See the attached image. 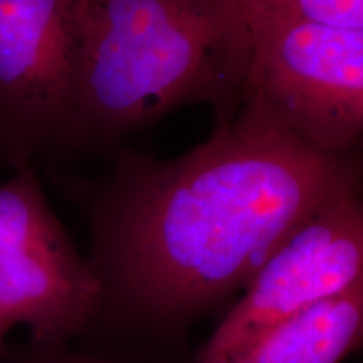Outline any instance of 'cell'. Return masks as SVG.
<instances>
[{"label": "cell", "instance_id": "obj_1", "mask_svg": "<svg viewBox=\"0 0 363 363\" xmlns=\"http://www.w3.org/2000/svg\"><path fill=\"white\" fill-rule=\"evenodd\" d=\"M111 155L99 180L66 185L84 208L101 313L150 330L219 305L316 208L362 187L357 153L318 152L244 108L184 155Z\"/></svg>", "mask_w": 363, "mask_h": 363}, {"label": "cell", "instance_id": "obj_2", "mask_svg": "<svg viewBox=\"0 0 363 363\" xmlns=\"http://www.w3.org/2000/svg\"><path fill=\"white\" fill-rule=\"evenodd\" d=\"M251 30L235 0H76L71 150H111L189 104L238 115Z\"/></svg>", "mask_w": 363, "mask_h": 363}, {"label": "cell", "instance_id": "obj_3", "mask_svg": "<svg viewBox=\"0 0 363 363\" xmlns=\"http://www.w3.org/2000/svg\"><path fill=\"white\" fill-rule=\"evenodd\" d=\"M244 110L306 147L353 155L363 135V29L246 16Z\"/></svg>", "mask_w": 363, "mask_h": 363}, {"label": "cell", "instance_id": "obj_4", "mask_svg": "<svg viewBox=\"0 0 363 363\" xmlns=\"http://www.w3.org/2000/svg\"><path fill=\"white\" fill-rule=\"evenodd\" d=\"M101 315V286L45 197L34 165L0 184V330L66 343Z\"/></svg>", "mask_w": 363, "mask_h": 363}, {"label": "cell", "instance_id": "obj_5", "mask_svg": "<svg viewBox=\"0 0 363 363\" xmlns=\"http://www.w3.org/2000/svg\"><path fill=\"white\" fill-rule=\"evenodd\" d=\"M358 284H363L362 187L323 203L281 240L244 286V294L197 362L212 360L262 328L342 296Z\"/></svg>", "mask_w": 363, "mask_h": 363}, {"label": "cell", "instance_id": "obj_6", "mask_svg": "<svg viewBox=\"0 0 363 363\" xmlns=\"http://www.w3.org/2000/svg\"><path fill=\"white\" fill-rule=\"evenodd\" d=\"M76 0H0V158L69 148Z\"/></svg>", "mask_w": 363, "mask_h": 363}, {"label": "cell", "instance_id": "obj_7", "mask_svg": "<svg viewBox=\"0 0 363 363\" xmlns=\"http://www.w3.org/2000/svg\"><path fill=\"white\" fill-rule=\"evenodd\" d=\"M362 338L363 284H358L197 363H342L360 347Z\"/></svg>", "mask_w": 363, "mask_h": 363}, {"label": "cell", "instance_id": "obj_8", "mask_svg": "<svg viewBox=\"0 0 363 363\" xmlns=\"http://www.w3.org/2000/svg\"><path fill=\"white\" fill-rule=\"evenodd\" d=\"M246 16L291 17L318 24L363 29V0H235Z\"/></svg>", "mask_w": 363, "mask_h": 363}, {"label": "cell", "instance_id": "obj_9", "mask_svg": "<svg viewBox=\"0 0 363 363\" xmlns=\"http://www.w3.org/2000/svg\"><path fill=\"white\" fill-rule=\"evenodd\" d=\"M7 363H101L94 358L67 350L66 343H44L30 340V343L12 352Z\"/></svg>", "mask_w": 363, "mask_h": 363}, {"label": "cell", "instance_id": "obj_10", "mask_svg": "<svg viewBox=\"0 0 363 363\" xmlns=\"http://www.w3.org/2000/svg\"><path fill=\"white\" fill-rule=\"evenodd\" d=\"M4 337H6V333H4V331L0 330V357H2V342H4Z\"/></svg>", "mask_w": 363, "mask_h": 363}]
</instances>
